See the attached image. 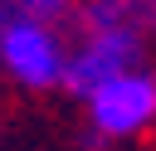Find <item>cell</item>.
<instances>
[{
  "mask_svg": "<svg viewBox=\"0 0 156 151\" xmlns=\"http://www.w3.org/2000/svg\"><path fill=\"white\" fill-rule=\"evenodd\" d=\"M88 102V146L98 141H122V136H136L156 122V68H132V73H117L112 83H102L98 93L83 97Z\"/></svg>",
  "mask_w": 156,
  "mask_h": 151,
  "instance_id": "6da1fadb",
  "label": "cell"
},
{
  "mask_svg": "<svg viewBox=\"0 0 156 151\" xmlns=\"http://www.w3.org/2000/svg\"><path fill=\"white\" fill-rule=\"evenodd\" d=\"M63 58H68V44L58 39L54 24L10 15V24L0 34V63L20 88H58Z\"/></svg>",
  "mask_w": 156,
  "mask_h": 151,
  "instance_id": "7a4b0ae2",
  "label": "cell"
},
{
  "mask_svg": "<svg viewBox=\"0 0 156 151\" xmlns=\"http://www.w3.org/2000/svg\"><path fill=\"white\" fill-rule=\"evenodd\" d=\"M141 63H146V44L141 39H127V34H78V44L63 58L58 88H68L73 97H88L102 83H112L117 73H132Z\"/></svg>",
  "mask_w": 156,
  "mask_h": 151,
  "instance_id": "3957f363",
  "label": "cell"
},
{
  "mask_svg": "<svg viewBox=\"0 0 156 151\" xmlns=\"http://www.w3.org/2000/svg\"><path fill=\"white\" fill-rule=\"evenodd\" d=\"M10 15H15V10H10V0H0V34H5V24H10Z\"/></svg>",
  "mask_w": 156,
  "mask_h": 151,
  "instance_id": "8992f818",
  "label": "cell"
},
{
  "mask_svg": "<svg viewBox=\"0 0 156 151\" xmlns=\"http://www.w3.org/2000/svg\"><path fill=\"white\" fill-rule=\"evenodd\" d=\"M78 34H127L156 39V0H78Z\"/></svg>",
  "mask_w": 156,
  "mask_h": 151,
  "instance_id": "277c9868",
  "label": "cell"
},
{
  "mask_svg": "<svg viewBox=\"0 0 156 151\" xmlns=\"http://www.w3.org/2000/svg\"><path fill=\"white\" fill-rule=\"evenodd\" d=\"M10 10H15V15H24V19H39V24H54V19L73 15V10H78V0H10Z\"/></svg>",
  "mask_w": 156,
  "mask_h": 151,
  "instance_id": "5b68a950",
  "label": "cell"
}]
</instances>
